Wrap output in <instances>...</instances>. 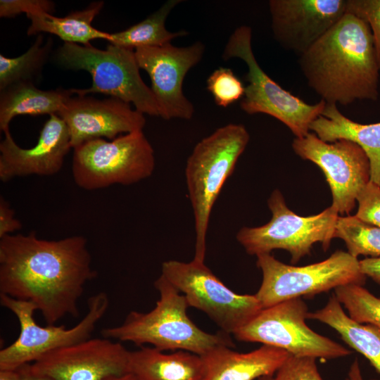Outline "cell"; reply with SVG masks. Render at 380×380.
<instances>
[{
	"mask_svg": "<svg viewBox=\"0 0 380 380\" xmlns=\"http://www.w3.org/2000/svg\"><path fill=\"white\" fill-rule=\"evenodd\" d=\"M292 148L322 170L331 191V206L338 215H349L357 195L370 181L369 160L363 149L348 139L327 142L310 132L294 139Z\"/></svg>",
	"mask_w": 380,
	"mask_h": 380,
	"instance_id": "13",
	"label": "cell"
},
{
	"mask_svg": "<svg viewBox=\"0 0 380 380\" xmlns=\"http://www.w3.org/2000/svg\"><path fill=\"white\" fill-rule=\"evenodd\" d=\"M129 356L120 342L89 338L44 354L30 368L56 380H103L129 372Z\"/></svg>",
	"mask_w": 380,
	"mask_h": 380,
	"instance_id": "15",
	"label": "cell"
},
{
	"mask_svg": "<svg viewBox=\"0 0 380 380\" xmlns=\"http://www.w3.org/2000/svg\"><path fill=\"white\" fill-rule=\"evenodd\" d=\"M73 95L57 113L68 128L72 148L89 140H113L122 134L142 131L146 125L144 114L122 100Z\"/></svg>",
	"mask_w": 380,
	"mask_h": 380,
	"instance_id": "16",
	"label": "cell"
},
{
	"mask_svg": "<svg viewBox=\"0 0 380 380\" xmlns=\"http://www.w3.org/2000/svg\"><path fill=\"white\" fill-rule=\"evenodd\" d=\"M134 51L139 68L149 75L159 117L167 120L191 119L194 107L184 94L183 82L187 72L201 61L204 44L196 42L178 47L167 43L160 46L139 47Z\"/></svg>",
	"mask_w": 380,
	"mask_h": 380,
	"instance_id": "14",
	"label": "cell"
},
{
	"mask_svg": "<svg viewBox=\"0 0 380 380\" xmlns=\"http://www.w3.org/2000/svg\"><path fill=\"white\" fill-rule=\"evenodd\" d=\"M72 95L71 89L60 87L44 91L30 81L12 84L1 91L0 129L3 132L9 129L11 121L18 115L57 114Z\"/></svg>",
	"mask_w": 380,
	"mask_h": 380,
	"instance_id": "22",
	"label": "cell"
},
{
	"mask_svg": "<svg viewBox=\"0 0 380 380\" xmlns=\"http://www.w3.org/2000/svg\"><path fill=\"white\" fill-rule=\"evenodd\" d=\"M307 319L319 321L334 329L346 343L365 356L380 374V327L351 319L334 293L322 308L308 312Z\"/></svg>",
	"mask_w": 380,
	"mask_h": 380,
	"instance_id": "23",
	"label": "cell"
},
{
	"mask_svg": "<svg viewBox=\"0 0 380 380\" xmlns=\"http://www.w3.org/2000/svg\"><path fill=\"white\" fill-rule=\"evenodd\" d=\"M334 238L342 239L347 252L356 258L359 255L380 258V227L355 215L338 216Z\"/></svg>",
	"mask_w": 380,
	"mask_h": 380,
	"instance_id": "27",
	"label": "cell"
},
{
	"mask_svg": "<svg viewBox=\"0 0 380 380\" xmlns=\"http://www.w3.org/2000/svg\"><path fill=\"white\" fill-rule=\"evenodd\" d=\"M289 356L283 349L262 345L246 353L221 346L201 357L205 367V380H257L274 376Z\"/></svg>",
	"mask_w": 380,
	"mask_h": 380,
	"instance_id": "19",
	"label": "cell"
},
{
	"mask_svg": "<svg viewBox=\"0 0 380 380\" xmlns=\"http://www.w3.org/2000/svg\"><path fill=\"white\" fill-rule=\"evenodd\" d=\"M23 372V380H56L49 376L32 372L30 368V364L21 367Z\"/></svg>",
	"mask_w": 380,
	"mask_h": 380,
	"instance_id": "37",
	"label": "cell"
},
{
	"mask_svg": "<svg viewBox=\"0 0 380 380\" xmlns=\"http://www.w3.org/2000/svg\"><path fill=\"white\" fill-rule=\"evenodd\" d=\"M274 380H324L316 359L290 355L274 376Z\"/></svg>",
	"mask_w": 380,
	"mask_h": 380,
	"instance_id": "31",
	"label": "cell"
},
{
	"mask_svg": "<svg viewBox=\"0 0 380 380\" xmlns=\"http://www.w3.org/2000/svg\"><path fill=\"white\" fill-rule=\"evenodd\" d=\"M308 312L302 298L288 300L262 309L233 335L238 341L277 347L296 357L332 360L352 353L311 329L305 322Z\"/></svg>",
	"mask_w": 380,
	"mask_h": 380,
	"instance_id": "12",
	"label": "cell"
},
{
	"mask_svg": "<svg viewBox=\"0 0 380 380\" xmlns=\"http://www.w3.org/2000/svg\"><path fill=\"white\" fill-rule=\"evenodd\" d=\"M257 380H274V376H262Z\"/></svg>",
	"mask_w": 380,
	"mask_h": 380,
	"instance_id": "40",
	"label": "cell"
},
{
	"mask_svg": "<svg viewBox=\"0 0 380 380\" xmlns=\"http://www.w3.org/2000/svg\"><path fill=\"white\" fill-rule=\"evenodd\" d=\"M52 47L51 38L44 44L43 35L39 34L23 54L15 58L0 54V90L20 82H33L36 77L40 75Z\"/></svg>",
	"mask_w": 380,
	"mask_h": 380,
	"instance_id": "26",
	"label": "cell"
},
{
	"mask_svg": "<svg viewBox=\"0 0 380 380\" xmlns=\"http://www.w3.org/2000/svg\"><path fill=\"white\" fill-rule=\"evenodd\" d=\"M347 11L368 23L380 69V0H347Z\"/></svg>",
	"mask_w": 380,
	"mask_h": 380,
	"instance_id": "30",
	"label": "cell"
},
{
	"mask_svg": "<svg viewBox=\"0 0 380 380\" xmlns=\"http://www.w3.org/2000/svg\"><path fill=\"white\" fill-rule=\"evenodd\" d=\"M207 89L211 94L216 105L226 108L244 95L245 87L232 69L219 68L215 70L206 80Z\"/></svg>",
	"mask_w": 380,
	"mask_h": 380,
	"instance_id": "29",
	"label": "cell"
},
{
	"mask_svg": "<svg viewBox=\"0 0 380 380\" xmlns=\"http://www.w3.org/2000/svg\"><path fill=\"white\" fill-rule=\"evenodd\" d=\"M160 274L183 293L189 307L205 312L228 334H234L262 309L255 294L232 291L204 262L167 260L163 262Z\"/></svg>",
	"mask_w": 380,
	"mask_h": 380,
	"instance_id": "11",
	"label": "cell"
},
{
	"mask_svg": "<svg viewBox=\"0 0 380 380\" xmlns=\"http://www.w3.org/2000/svg\"><path fill=\"white\" fill-rule=\"evenodd\" d=\"M55 59L63 68L85 70L92 78L86 89H71L73 94H103L127 103L143 114L159 116L156 98L140 75L134 50L109 44L105 50L91 44L63 43Z\"/></svg>",
	"mask_w": 380,
	"mask_h": 380,
	"instance_id": "5",
	"label": "cell"
},
{
	"mask_svg": "<svg viewBox=\"0 0 380 380\" xmlns=\"http://www.w3.org/2000/svg\"><path fill=\"white\" fill-rule=\"evenodd\" d=\"M298 63L308 86L326 103L378 99L380 69L372 34L368 23L352 13L347 11Z\"/></svg>",
	"mask_w": 380,
	"mask_h": 380,
	"instance_id": "2",
	"label": "cell"
},
{
	"mask_svg": "<svg viewBox=\"0 0 380 380\" xmlns=\"http://www.w3.org/2000/svg\"><path fill=\"white\" fill-rule=\"evenodd\" d=\"M252 30L238 27L230 35L222 59L240 58L248 67V84L240 102L242 110L249 115L264 113L283 122L296 138L306 136L312 122L322 115L326 103L320 100L309 104L283 89L261 68L253 51Z\"/></svg>",
	"mask_w": 380,
	"mask_h": 380,
	"instance_id": "8",
	"label": "cell"
},
{
	"mask_svg": "<svg viewBox=\"0 0 380 380\" xmlns=\"http://www.w3.org/2000/svg\"><path fill=\"white\" fill-rule=\"evenodd\" d=\"M310 131L327 142L348 139L359 145L369 160L370 181L380 186V122L357 123L343 115L336 104L326 103Z\"/></svg>",
	"mask_w": 380,
	"mask_h": 380,
	"instance_id": "20",
	"label": "cell"
},
{
	"mask_svg": "<svg viewBox=\"0 0 380 380\" xmlns=\"http://www.w3.org/2000/svg\"><path fill=\"white\" fill-rule=\"evenodd\" d=\"M256 257L262 279L255 296L262 309L291 299L311 298L347 284L363 286L367 277L360 270L359 260L341 250L305 266L285 264L270 253Z\"/></svg>",
	"mask_w": 380,
	"mask_h": 380,
	"instance_id": "7",
	"label": "cell"
},
{
	"mask_svg": "<svg viewBox=\"0 0 380 380\" xmlns=\"http://www.w3.org/2000/svg\"><path fill=\"white\" fill-rule=\"evenodd\" d=\"M334 295L353 320L380 327V298L363 286L347 284L334 289Z\"/></svg>",
	"mask_w": 380,
	"mask_h": 380,
	"instance_id": "28",
	"label": "cell"
},
{
	"mask_svg": "<svg viewBox=\"0 0 380 380\" xmlns=\"http://www.w3.org/2000/svg\"><path fill=\"white\" fill-rule=\"evenodd\" d=\"M359 263L362 274L380 285V258H366Z\"/></svg>",
	"mask_w": 380,
	"mask_h": 380,
	"instance_id": "35",
	"label": "cell"
},
{
	"mask_svg": "<svg viewBox=\"0 0 380 380\" xmlns=\"http://www.w3.org/2000/svg\"><path fill=\"white\" fill-rule=\"evenodd\" d=\"M181 0H168L156 11L127 29L110 34V44L135 50L139 47L160 46L177 37L189 34L186 30L170 32L165 21L172 9Z\"/></svg>",
	"mask_w": 380,
	"mask_h": 380,
	"instance_id": "25",
	"label": "cell"
},
{
	"mask_svg": "<svg viewBox=\"0 0 380 380\" xmlns=\"http://www.w3.org/2000/svg\"><path fill=\"white\" fill-rule=\"evenodd\" d=\"M55 4L49 0H1L0 17L13 18L22 13L26 15L46 13L52 14Z\"/></svg>",
	"mask_w": 380,
	"mask_h": 380,
	"instance_id": "33",
	"label": "cell"
},
{
	"mask_svg": "<svg viewBox=\"0 0 380 380\" xmlns=\"http://www.w3.org/2000/svg\"><path fill=\"white\" fill-rule=\"evenodd\" d=\"M154 286L159 299L151 311H131L121 324L102 329V336L137 346L150 344L162 351L185 350L201 356L218 346H234L228 334H210L198 328L187 315L189 306L185 296L162 274Z\"/></svg>",
	"mask_w": 380,
	"mask_h": 380,
	"instance_id": "3",
	"label": "cell"
},
{
	"mask_svg": "<svg viewBox=\"0 0 380 380\" xmlns=\"http://www.w3.org/2000/svg\"><path fill=\"white\" fill-rule=\"evenodd\" d=\"M360 220L380 227V186L369 181L357 197Z\"/></svg>",
	"mask_w": 380,
	"mask_h": 380,
	"instance_id": "32",
	"label": "cell"
},
{
	"mask_svg": "<svg viewBox=\"0 0 380 380\" xmlns=\"http://www.w3.org/2000/svg\"><path fill=\"white\" fill-rule=\"evenodd\" d=\"M0 303L15 315L20 324L17 339L0 350V369H13L34 362L51 350L91 338L108 310L109 298L103 291L90 296L85 315L70 329L64 325H39L34 319L37 309L30 302L0 293Z\"/></svg>",
	"mask_w": 380,
	"mask_h": 380,
	"instance_id": "10",
	"label": "cell"
},
{
	"mask_svg": "<svg viewBox=\"0 0 380 380\" xmlns=\"http://www.w3.org/2000/svg\"><path fill=\"white\" fill-rule=\"evenodd\" d=\"M129 372L139 380H205L201 355L179 350L166 353L154 347L130 351Z\"/></svg>",
	"mask_w": 380,
	"mask_h": 380,
	"instance_id": "21",
	"label": "cell"
},
{
	"mask_svg": "<svg viewBox=\"0 0 380 380\" xmlns=\"http://www.w3.org/2000/svg\"><path fill=\"white\" fill-rule=\"evenodd\" d=\"M275 40L298 56L347 13V0H270Z\"/></svg>",
	"mask_w": 380,
	"mask_h": 380,
	"instance_id": "17",
	"label": "cell"
},
{
	"mask_svg": "<svg viewBox=\"0 0 380 380\" xmlns=\"http://www.w3.org/2000/svg\"><path fill=\"white\" fill-rule=\"evenodd\" d=\"M249 139L245 126L230 123L198 142L187 159L185 177L194 218L196 261L204 262L213 205Z\"/></svg>",
	"mask_w": 380,
	"mask_h": 380,
	"instance_id": "4",
	"label": "cell"
},
{
	"mask_svg": "<svg viewBox=\"0 0 380 380\" xmlns=\"http://www.w3.org/2000/svg\"><path fill=\"white\" fill-rule=\"evenodd\" d=\"M267 204L272 212L267 223L242 227L236 234V240L248 254L258 256L283 249L290 253L291 262L296 264L310 253L316 243H321L324 251L329 248L339 216L334 207L315 215L300 216L288 208L278 189L272 191Z\"/></svg>",
	"mask_w": 380,
	"mask_h": 380,
	"instance_id": "9",
	"label": "cell"
},
{
	"mask_svg": "<svg viewBox=\"0 0 380 380\" xmlns=\"http://www.w3.org/2000/svg\"><path fill=\"white\" fill-rule=\"evenodd\" d=\"M73 149V179L88 191L134 184L151 177L155 169L154 151L143 130L110 141L89 140Z\"/></svg>",
	"mask_w": 380,
	"mask_h": 380,
	"instance_id": "6",
	"label": "cell"
},
{
	"mask_svg": "<svg viewBox=\"0 0 380 380\" xmlns=\"http://www.w3.org/2000/svg\"><path fill=\"white\" fill-rule=\"evenodd\" d=\"M0 380H23L21 367L13 369H0Z\"/></svg>",
	"mask_w": 380,
	"mask_h": 380,
	"instance_id": "36",
	"label": "cell"
},
{
	"mask_svg": "<svg viewBox=\"0 0 380 380\" xmlns=\"http://www.w3.org/2000/svg\"><path fill=\"white\" fill-rule=\"evenodd\" d=\"M104 2L91 3L87 8L71 12L65 17H56L52 14L42 13L27 15L30 20L27 34L29 36L42 32L56 35L64 43L89 45L96 39L110 40V33L99 30L93 27L92 22L99 14Z\"/></svg>",
	"mask_w": 380,
	"mask_h": 380,
	"instance_id": "24",
	"label": "cell"
},
{
	"mask_svg": "<svg viewBox=\"0 0 380 380\" xmlns=\"http://www.w3.org/2000/svg\"><path fill=\"white\" fill-rule=\"evenodd\" d=\"M96 276L82 236L46 240L30 232L0 238V293L32 303L48 325L79 317L84 286Z\"/></svg>",
	"mask_w": 380,
	"mask_h": 380,
	"instance_id": "1",
	"label": "cell"
},
{
	"mask_svg": "<svg viewBox=\"0 0 380 380\" xmlns=\"http://www.w3.org/2000/svg\"><path fill=\"white\" fill-rule=\"evenodd\" d=\"M22 223L15 216V211L9 203L3 197H0V238L13 234L21 229Z\"/></svg>",
	"mask_w": 380,
	"mask_h": 380,
	"instance_id": "34",
	"label": "cell"
},
{
	"mask_svg": "<svg viewBox=\"0 0 380 380\" xmlns=\"http://www.w3.org/2000/svg\"><path fill=\"white\" fill-rule=\"evenodd\" d=\"M346 380H364L359 362L357 358L351 364L350 369L348 372ZM376 380V379H370Z\"/></svg>",
	"mask_w": 380,
	"mask_h": 380,
	"instance_id": "38",
	"label": "cell"
},
{
	"mask_svg": "<svg viewBox=\"0 0 380 380\" xmlns=\"http://www.w3.org/2000/svg\"><path fill=\"white\" fill-rule=\"evenodd\" d=\"M4 133L0 143V179L4 182L28 175H53L61 170L72 148L68 128L57 114L50 115L37 143L30 148L19 146L9 129Z\"/></svg>",
	"mask_w": 380,
	"mask_h": 380,
	"instance_id": "18",
	"label": "cell"
},
{
	"mask_svg": "<svg viewBox=\"0 0 380 380\" xmlns=\"http://www.w3.org/2000/svg\"><path fill=\"white\" fill-rule=\"evenodd\" d=\"M103 380H139L133 374L128 372L123 374L112 375Z\"/></svg>",
	"mask_w": 380,
	"mask_h": 380,
	"instance_id": "39",
	"label": "cell"
}]
</instances>
